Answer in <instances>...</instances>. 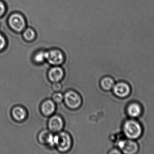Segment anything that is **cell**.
<instances>
[{
	"label": "cell",
	"instance_id": "obj_1",
	"mask_svg": "<svg viewBox=\"0 0 154 154\" xmlns=\"http://www.w3.org/2000/svg\"><path fill=\"white\" fill-rule=\"evenodd\" d=\"M123 130L127 138L134 140L140 138L143 133L142 126L134 118L127 120L123 125Z\"/></svg>",
	"mask_w": 154,
	"mask_h": 154
},
{
	"label": "cell",
	"instance_id": "obj_2",
	"mask_svg": "<svg viewBox=\"0 0 154 154\" xmlns=\"http://www.w3.org/2000/svg\"><path fill=\"white\" fill-rule=\"evenodd\" d=\"M72 145V139L68 133L60 132L54 136V146L60 152H67L70 150Z\"/></svg>",
	"mask_w": 154,
	"mask_h": 154
},
{
	"label": "cell",
	"instance_id": "obj_3",
	"mask_svg": "<svg viewBox=\"0 0 154 154\" xmlns=\"http://www.w3.org/2000/svg\"><path fill=\"white\" fill-rule=\"evenodd\" d=\"M46 60L51 65H61L65 61V57L62 51L58 49H52L46 51Z\"/></svg>",
	"mask_w": 154,
	"mask_h": 154
},
{
	"label": "cell",
	"instance_id": "obj_4",
	"mask_svg": "<svg viewBox=\"0 0 154 154\" xmlns=\"http://www.w3.org/2000/svg\"><path fill=\"white\" fill-rule=\"evenodd\" d=\"M118 146L121 152L126 154H135L139 151V146L135 140L127 139L119 142Z\"/></svg>",
	"mask_w": 154,
	"mask_h": 154
},
{
	"label": "cell",
	"instance_id": "obj_5",
	"mask_svg": "<svg viewBox=\"0 0 154 154\" xmlns=\"http://www.w3.org/2000/svg\"><path fill=\"white\" fill-rule=\"evenodd\" d=\"M65 103L68 107L71 109H77L81 105V97L75 91L69 90L65 94L64 96Z\"/></svg>",
	"mask_w": 154,
	"mask_h": 154
},
{
	"label": "cell",
	"instance_id": "obj_6",
	"mask_svg": "<svg viewBox=\"0 0 154 154\" xmlns=\"http://www.w3.org/2000/svg\"><path fill=\"white\" fill-rule=\"evenodd\" d=\"M114 94L120 98H125L131 94V88L129 85L125 82H119L115 84L113 88Z\"/></svg>",
	"mask_w": 154,
	"mask_h": 154
},
{
	"label": "cell",
	"instance_id": "obj_7",
	"mask_svg": "<svg viewBox=\"0 0 154 154\" xmlns=\"http://www.w3.org/2000/svg\"><path fill=\"white\" fill-rule=\"evenodd\" d=\"M9 22L11 27L17 32L23 30L26 26L24 18L19 14H14L11 16L9 18Z\"/></svg>",
	"mask_w": 154,
	"mask_h": 154
},
{
	"label": "cell",
	"instance_id": "obj_8",
	"mask_svg": "<svg viewBox=\"0 0 154 154\" xmlns=\"http://www.w3.org/2000/svg\"><path fill=\"white\" fill-rule=\"evenodd\" d=\"M49 130L53 133L60 132L64 127V121L62 118L58 115H54L50 118L48 121Z\"/></svg>",
	"mask_w": 154,
	"mask_h": 154
},
{
	"label": "cell",
	"instance_id": "obj_9",
	"mask_svg": "<svg viewBox=\"0 0 154 154\" xmlns=\"http://www.w3.org/2000/svg\"><path fill=\"white\" fill-rule=\"evenodd\" d=\"M128 115L131 118L139 117L143 113V108L139 103L133 102L128 104L126 108Z\"/></svg>",
	"mask_w": 154,
	"mask_h": 154
},
{
	"label": "cell",
	"instance_id": "obj_10",
	"mask_svg": "<svg viewBox=\"0 0 154 154\" xmlns=\"http://www.w3.org/2000/svg\"><path fill=\"white\" fill-rule=\"evenodd\" d=\"M48 76L51 82H59L64 77V71L60 67H54L50 70Z\"/></svg>",
	"mask_w": 154,
	"mask_h": 154
},
{
	"label": "cell",
	"instance_id": "obj_11",
	"mask_svg": "<svg viewBox=\"0 0 154 154\" xmlns=\"http://www.w3.org/2000/svg\"><path fill=\"white\" fill-rule=\"evenodd\" d=\"M56 110L55 102L50 99L44 101L41 106L42 113L46 116H49L54 114Z\"/></svg>",
	"mask_w": 154,
	"mask_h": 154
},
{
	"label": "cell",
	"instance_id": "obj_12",
	"mask_svg": "<svg viewBox=\"0 0 154 154\" xmlns=\"http://www.w3.org/2000/svg\"><path fill=\"white\" fill-rule=\"evenodd\" d=\"M38 140L42 144L52 146H54V136L47 130L41 132L39 135Z\"/></svg>",
	"mask_w": 154,
	"mask_h": 154
},
{
	"label": "cell",
	"instance_id": "obj_13",
	"mask_svg": "<svg viewBox=\"0 0 154 154\" xmlns=\"http://www.w3.org/2000/svg\"><path fill=\"white\" fill-rule=\"evenodd\" d=\"M12 114L14 118L19 121L24 120L27 115L25 109L21 107H16L14 108Z\"/></svg>",
	"mask_w": 154,
	"mask_h": 154
},
{
	"label": "cell",
	"instance_id": "obj_14",
	"mask_svg": "<svg viewBox=\"0 0 154 154\" xmlns=\"http://www.w3.org/2000/svg\"><path fill=\"white\" fill-rule=\"evenodd\" d=\"M115 82L114 79L110 77L103 78L100 81V85L104 90L108 91L113 89L115 86Z\"/></svg>",
	"mask_w": 154,
	"mask_h": 154
},
{
	"label": "cell",
	"instance_id": "obj_15",
	"mask_svg": "<svg viewBox=\"0 0 154 154\" xmlns=\"http://www.w3.org/2000/svg\"><path fill=\"white\" fill-rule=\"evenodd\" d=\"M23 36L24 39L27 41L32 42L37 38V33L32 28H28L23 32Z\"/></svg>",
	"mask_w": 154,
	"mask_h": 154
},
{
	"label": "cell",
	"instance_id": "obj_16",
	"mask_svg": "<svg viewBox=\"0 0 154 154\" xmlns=\"http://www.w3.org/2000/svg\"><path fill=\"white\" fill-rule=\"evenodd\" d=\"M47 58L46 51L40 50L36 52L34 55V60L35 62L38 63H41L45 61Z\"/></svg>",
	"mask_w": 154,
	"mask_h": 154
},
{
	"label": "cell",
	"instance_id": "obj_17",
	"mask_svg": "<svg viewBox=\"0 0 154 154\" xmlns=\"http://www.w3.org/2000/svg\"><path fill=\"white\" fill-rule=\"evenodd\" d=\"M52 100L57 104L61 103L64 99V96L61 93L57 92L53 94L52 97Z\"/></svg>",
	"mask_w": 154,
	"mask_h": 154
},
{
	"label": "cell",
	"instance_id": "obj_18",
	"mask_svg": "<svg viewBox=\"0 0 154 154\" xmlns=\"http://www.w3.org/2000/svg\"><path fill=\"white\" fill-rule=\"evenodd\" d=\"M52 88L54 91L59 92L62 89V85L59 82H54V84L52 85Z\"/></svg>",
	"mask_w": 154,
	"mask_h": 154
},
{
	"label": "cell",
	"instance_id": "obj_19",
	"mask_svg": "<svg viewBox=\"0 0 154 154\" xmlns=\"http://www.w3.org/2000/svg\"><path fill=\"white\" fill-rule=\"evenodd\" d=\"M5 44L4 38L0 33V50H2L4 47Z\"/></svg>",
	"mask_w": 154,
	"mask_h": 154
},
{
	"label": "cell",
	"instance_id": "obj_20",
	"mask_svg": "<svg viewBox=\"0 0 154 154\" xmlns=\"http://www.w3.org/2000/svg\"><path fill=\"white\" fill-rule=\"evenodd\" d=\"M5 11V8L4 5L3 4L0 2V16H2Z\"/></svg>",
	"mask_w": 154,
	"mask_h": 154
},
{
	"label": "cell",
	"instance_id": "obj_21",
	"mask_svg": "<svg viewBox=\"0 0 154 154\" xmlns=\"http://www.w3.org/2000/svg\"><path fill=\"white\" fill-rule=\"evenodd\" d=\"M110 154H121L122 153L120 150L118 149H113L109 152Z\"/></svg>",
	"mask_w": 154,
	"mask_h": 154
}]
</instances>
